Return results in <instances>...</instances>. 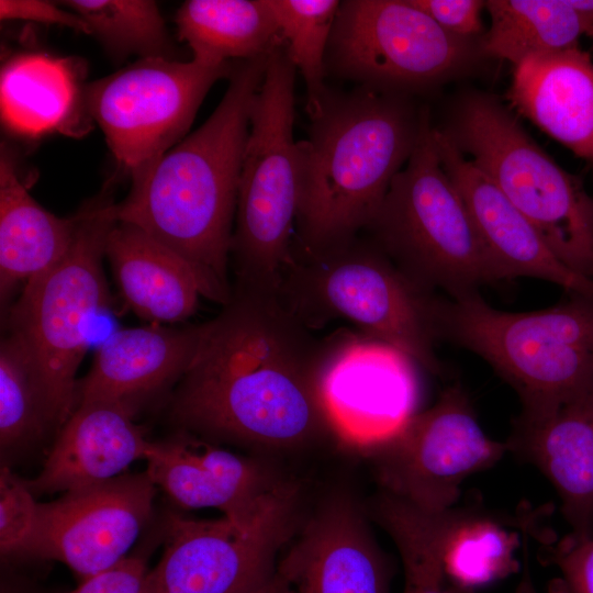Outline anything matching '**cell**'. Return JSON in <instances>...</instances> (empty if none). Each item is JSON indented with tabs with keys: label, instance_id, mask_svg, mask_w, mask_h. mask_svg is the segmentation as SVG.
Wrapping results in <instances>:
<instances>
[{
	"label": "cell",
	"instance_id": "1",
	"mask_svg": "<svg viewBox=\"0 0 593 593\" xmlns=\"http://www.w3.org/2000/svg\"><path fill=\"white\" fill-rule=\"evenodd\" d=\"M203 324L174 403L184 429L268 452L336 438L321 395L333 334L316 337L277 291L240 287Z\"/></svg>",
	"mask_w": 593,
	"mask_h": 593
},
{
	"label": "cell",
	"instance_id": "2",
	"mask_svg": "<svg viewBox=\"0 0 593 593\" xmlns=\"http://www.w3.org/2000/svg\"><path fill=\"white\" fill-rule=\"evenodd\" d=\"M269 54L233 64L220 104L193 133L132 176L115 219L184 258L203 298L225 305L232 296L231 246L250 110Z\"/></svg>",
	"mask_w": 593,
	"mask_h": 593
},
{
	"label": "cell",
	"instance_id": "3",
	"mask_svg": "<svg viewBox=\"0 0 593 593\" xmlns=\"http://www.w3.org/2000/svg\"><path fill=\"white\" fill-rule=\"evenodd\" d=\"M427 111L410 96L363 87L333 92L296 142L293 243L323 248L361 234L411 157Z\"/></svg>",
	"mask_w": 593,
	"mask_h": 593
},
{
	"label": "cell",
	"instance_id": "4",
	"mask_svg": "<svg viewBox=\"0 0 593 593\" xmlns=\"http://www.w3.org/2000/svg\"><path fill=\"white\" fill-rule=\"evenodd\" d=\"M277 293L312 331L345 320L416 366L441 371V295L416 284L363 234L315 249L292 243Z\"/></svg>",
	"mask_w": 593,
	"mask_h": 593
},
{
	"label": "cell",
	"instance_id": "5",
	"mask_svg": "<svg viewBox=\"0 0 593 593\" xmlns=\"http://www.w3.org/2000/svg\"><path fill=\"white\" fill-rule=\"evenodd\" d=\"M361 234L427 291L459 299L503 281L440 163L427 113L411 157Z\"/></svg>",
	"mask_w": 593,
	"mask_h": 593
},
{
	"label": "cell",
	"instance_id": "6",
	"mask_svg": "<svg viewBox=\"0 0 593 593\" xmlns=\"http://www.w3.org/2000/svg\"><path fill=\"white\" fill-rule=\"evenodd\" d=\"M526 216L553 255L593 280V197L494 97L473 92L439 128Z\"/></svg>",
	"mask_w": 593,
	"mask_h": 593
},
{
	"label": "cell",
	"instance_id": "7",
	"mask_svg": "<svg viewBox=\"0 0 593 593\" xmlns=\"http://www.w3.org/2000/svg\"><path fill=\"white\" fill-rule=\"evenodd\" d=\"M567 294L532 312L497 310L480 292L441 295L439 339L483 359L515 390L522 409L555 403L593 381V298Z\"/></svg>",
	"mask_w": 593,
	"mask_h": 593
},
{
	"label": "cell",
	"instance_id": "8",
	"mask_svg": "<svg viewBox=\"0 0 593 593\" xmlns=\"http://www.w3.org/2000/svg\"><path fill=\"white\" fill-rule=\"evenodd\" d=\"M295 69L281 42L251 105L231 246L234 287L276 291L290 256L299 202Z\"/></svg>",
	"mask_w": 593,
	"mask_h": 593
},
{
	"label": "cell",
	"instance_id": "9",
	"mask_svg": "<svg viewBox=\"0 0 593 593\" xmlns=\"http://www.w3.org/2000/svg\"><path fill=\"white\" fill-rule=\"evenodd\" d=\"M75 238L64 258L27 283L9 313L10 331L23 342L59 429L76 407V372L92 323L108 310L102 270L115 204L99 201L78 213Z\"/></svg>",
	"mask_w": 593,
	"mask_h": 593
},
{
	"label": "cell",
	"instance_id": "10",
	"mask_svg": "<svg viewBox=\"0 0 593 593\" xmlns=\"http://www.w3.org/2000/svg\"><path fill=\"white\" fill-rule=\"evenodd\" d=\"M479 40L454 36L409 0H344L326 57V77L410 96L428 91L481 57Z\"/></svg>",
	"mask_w": 593,
	"mask_h": 593
},
{
	"label": "cell",
	"instance_id": "11",
	"mask_svg": "<svg viewBox=\"0 0 593 593\" xmlns=\"http://www.w3.org/2000/svg\"><path fill=\"white\" fill-rule=\"evenodd\" d=\"M298 503V489L289 483L246 523L171 515L144 593H248L273 574L279 553L296 534Z\"/></svg>",
	"mask_w": 593,
	"mask_h": 593
},
{
	"label": "cell",
	"instance_id": "12",
	"mask_svg": "<svg viewBox=\"0 0 593 593\" xmlns=\"http://www.w3.org/2000/svg\"><path fill=\"white\" fill-rule=\"evenodd\" d=\"M232 68L141 58L89 85L86 104L116 160L134 176L183 139L210 88Z\"/></svg>",
	"mask_w": 593,
	"mask_h": 593
},
{
	"label": "cell",
	"instance_id": "13",
	"mask_svg": "<svg viewBox=\"0 0 593 593\" xmlns=\"http://www.w3.org/2000/svg\"><path fill=\"white\" fill-rule=\"evenodd\" d=\"M506 451V443L484 433L468 394L455 383L363 452L383 492L439 514L454 507L468 477L492 467Z\"/></svg>",
	"mask_w": 593,
	"mask_h": 593
},
{
	"label": "cell",
	"instance_id": "14",
	"mask_svg": "<svg viewBox=\"0 0 593 593\" xmlns=\"http://www.w3.org/2000/svg\"><path fill=\"white\" fill-rule=\"evenodd\" d=\"M155 493L145 470L38 503L32 533L14 557L63 562L82 582L127 557L152 515Z\"/></svg>",
	"mask_w": 593,
	"mask_h": 593
},
{
	"label": "cell",
	"instance_id": "15",
	"mask_svg": "<svg viewBox=\"0 0 593 593\" xmlns=\"http://www.w3.org/2000/svg\"><path fill=\"white\" fill-rule=\"evenodd\" d=\"M413 365L401 351L362 333H334L321 395L336 439L365 451L415 414Z\"/></svg>",
	"mask_w": 593,
	"mask_h": 593
},
{
	"label": "cell",
	"instance_id": "16",
	"mask_svg": "<svg viewBox=\"0 0 593 593\" xmlns=\"http://www.w3.org/2000/svg\"><path fill=\"white\" fill-rule=\"evenodd\" d=\"M145 460L154 484L184 508H216L246 523L265 511L289 482L248 457L188 433L150 441Z\"/></svg>",
	"mask_w": 593,
	"mask_h": 593
},
{
	"label": "cell",
	"instance_id": "17",
	"mask_svg": "<svg viewBox=\"0 0 593 593\" xmlns=\"http://www.w3.org/2000/svg\"><path fill=\"white\" fill-rule=\"evenodd\" d=\"M507 451L555 488L570 537H593V381L555 403L522 409Z\"/></svg>",
	"mask_w": 593,
	"mask_h": 593
},
{
	"label": "cell",
	"instance_id": "18",
	"mask_svg": "<svg viewBox=\"0 0 593 593\" xmlns=\"http://www.w3.org/2000/svg\"><path fill=\"white\" fill-rule=\"evenodd\" d=\"M290 544L277 570L292 593H390V564L347 499L327 503Z\"/></svg>",
	"mask_w": 593,
	"mask_h": 593
},
{
	"label": "cell",
	"instance_id": "19",
	"mask_svg": "<svg viewBox=\"0 0 593 593\" xmlns=\"http://www.w3.org/2000/svg\"><path fill=\"white\" fill-rule=\"evenodd\" d=\"M433 136L440 163L502 280L540 279L593 298V280L566 267L526 216L439 128L433 127Z\"/></svg>",
	"mask_w": 593,
	"mask_h": 593
},
{
	"label": "cell",
	"instance_id": "20",
	"mask_svg": "<svg viewBox=\"0 0 593 593\" xmlns=\"http://www.w3.org/2000/svg\"><path fill=\"white\" fill-rule=\"evenodd\" d=\"M133 414L120 403L78 404L57 433L38 475L25 481L31 492L66 493L103 483L145 459L150 441Z\"/></svg>",
	"mask_w": 593,
	"mask_h": 593
},
{
	"label": "cell",
	"instance_id": "21",
	"mask_svg": "<svg viewBox=\"0 0 593 593\" xmlns=\"http://www.w3.org/2000/svg\"><path fill=\"white\" fill-rule=\"evenodd\" d=\"M204 324L160 325L113 332L97 349L87 376L77 382L76 406L113 402L134 410L135 402L182 378L203 335Z\"/></svg>",
	"mask_w": 593,
	"mask_h": 593
},
{
	"label": "cell",
	"instance_id": "22",
	"mask_svg": "<svg viewBox=\"0 0 593 593\" xmlns=\"http://www.w3.org/2000/svg\"><path fill=\"white\" fill-rule=\"evenodd\" d=\"M512 107L574 155L593 161V61L580 47L514 67Z\"/></svg>",
	"mask_w": 593,
	"mask_h": 593
},
{
	"label": "cell",
	"instance_id": "23",
	"mask_svg": "<svg viewBox=\"0 0 593 593\" xmlns=\"http://www.w3.org/2000/svg\"><path fill=\"white\" fill-rule=\"evenodd\" d=\"M104 254L125 303L139 317L177 323L195 312L203 289L192 266L139 228L116 222Z\"/></svg>",
	"mask_w": 593,
	"mask_h": 593
},
{
	"label": "cell",
	"instance_id": "24",
	"mask_svg": "<svg viewBox=\"0 0 593 593\" xmlns=\"http://www.w3.org/2000/svg\"><path fill=\"white\" fill-rule=\"evenodd\" d=\"M79 215L58 217L41 206L22 182L7 152L0 158V295L41 278L67 254Z\"/></svg>",
	"mask_w": 593,
	"mask_h": 593
},
{
	"label": "cell",
	"instance_id": "25",
	"mask_svg": "<svg viewBox=\"0 0 593 593\" xmlns=\"http://www.w3.org/2000/svg\"><path fill=\"white\" fill-rule=\"evenodd\" d=\"M176 24L193 59L211 65L266 55L282 42L268 0H188Z\"/></svg>",
	"mask_w": 593,
	"mask_h": 593
},
{
	"label": "cell",
	"instance_id": "26",
	"mask_svg": "<svg viewBox=\"0 0 593 593\" xmlns=\"http://www.w3.org/2000/svg\"><path fill=\"white\" fill-rule=\"evenodd\" d=\"M77 94V76L68 59L30 53L2 67L1 118L18 134L36 137L65 126Z\"/></svg>",
	"mask_w": 593,
	"mask_h": 593
},
{
	"label": "cell",
	"instance_id": "27",
	"mask_svg": "<svg viewBox=\"0 0 593 593\" xmlns=\"http://www.w3.org/2000/svg\"><path fill=\"white\" fill-rule=\"evenodd\" d=\"M490 29L479 38L482 56L514 67L529 57L579 47L588 25L569 0H488Z\"/></svg>",
	"mask_w": 593,
	"mask_h": 593
},
{
	"label": "cell",
	"instance_id": "28",
	"mask_svg": "<svg viewBox=\"0 0 593 593\" xmlns=\"http://www.w3.org/2000/svg\"><path fill=\"white\" fill-rule=\"evenodd\" d=\"M517 535L493 518L450 510L441 545V561L450 585L477 591L518 570Z\"/></svg>",
	"mask_w": 593,
	"mask_h": 593
},
{
	"label": "cell",
	"instance_id": "29",
	"mask_svg": "<svg viewBox=\"0 0 593 593\" xmlns=\"http://www.w3.org/2000/svg\"><path fill=\"white\" fill-rule=\"evenodd\" d=\"M450 510L426 513L387 492L374 501L373 517L392 538L402 561L403 593H448L441 545Z\"/></svg>",
	"mask_w": 593,
	"mask_h": 593
},
{
	"label": "cell",
	"instance_id": "30",
	"mask_svg": "<svg viewBox=\"0 0 593 593\" xmlns=\"http://www.w3.org/2000/svg\"><path fill=\"white\" fill-rule=\"evenodd\" d=\"M55 415L21 338L9 332L0 345V446L2 458L41 440Z\"/></svg>",
	"mask_w": 593,
	"mask_h": 593
},
{
	"label": "cell",
	"instance_id": "31",
	"mask_svg": "<svg viewBox=\"0 0 593 593\" xmlns=\"http://www.w3.org/2000/svg\"><path fill=\"white\" fill-rule=\"evenodd\" d=\"M338 0H268L280 37L306 87V112L316 114L329 94L325 57Z\"/></svg>",
	"mask_w": 593,
	"mask_h": 593
},
{
	"label": "cell",
	"instance_id": "32",
	"mask_svg": "<svg viewBox=\"0 0 593 593\" xmlns=\"http://www.w3.org/2000/svg\"><path fill=\"white\" fill-rule=\"evenodd\" d=\"M90 34L110 48L146 57H165L168 36L156 2L149 0H66Z\"/></svg>",
	"mask_w": 593,
	"mask_h": 593
},
{
	"label": "cell",
	"instance_id": "33",
	"mask_svg": "<svg viewBox=\"0 0 593 593\" xmlns=\"http://www.w3.org/2000/svg\"><path fill=\"white\" fill-rule=\"evenodd\" d=\"M25 481L8 466L0 470V549L13 558L25 544L35 524L37 505Z\"/></svg>",
	"mask_w": 593,
	"mask_h": 593
},
{
	"label": "cell",
	"instance_id": "34",
	"mask_svg": "<svg viewBox=\"0 0 593 593\" xmlns=\"http://www.w3.org/2000/svg\"><path fill=\"white\" fill-rule=\"evenodd\" d=\"M545 556L559 571L549 593H593V537L579 541L567 536L546 546Z\"/></svg>",
	"mask_w": 593,
	"mask_h": 593
},
{
	"label": "cell",
	"instance_id": "35",
	"mask_svg": "<svg viewBox=\"0 0 593 593\" xmlns=\"http://www.w3.org/2000/svg\"><path fill=\"white\" fill-rule=\"evenodd\" d=\"M449 34L475 40L483 35L481 0H409Z\"/></svg>",
	"mask_w": 593,
	"mask_h": 593
},
{
	"label": "cell",
	"instance_id": "36",
	"mask_svg": "<svg viewBox=\"0 0 593 593\" xmlns=\"http://www.w3.org/2000/svg\"><path fill=\"white\" fill-rule=\"evenodd\" d=\"M147 573L142 557L127 556L112 568L80 582L69 593H144Z\"/></svg>",
	"mask_w": 593,
	"mask_h": 593
},
{
	"label": "cell",
	"instance_id": "37",
	"mask_svg": "<svg viewBox=\"0 0 593 593\" xmlns=\"http://www.w3.org/2000/svg\"><path fill=\"white\" fill-rule=\"evenodd\" d=\"M42 0H1V20H22L67 26L90 34L85 21L69 9Z\"/></svg>",
	"mask_w": 593,
	"mask_h": 593
},
{
	"label": "cell",
	"instance_id": "38",
	"mask_svg": "<svg viewBox=\"0 0 593 593\" xmlns=\"http://www.w3.org/2000/svg\"><path fill=\"white\" fill-rule=\"evenodd\" d=\"M0 593H45L44 590L31 579L2 571Z\"/></svg>",
	"mask_w": 593,
	"mask_h": 593
},
{
	"label": "cell",
	"instance_id": "39",
	"mask_svg": "<svg viewBox=\"0 0 593 593\" xmlns=\"http://www.w3.org/2000/svg\"><path fill=\"white\" fill-rule=\"evenodd\" d=\"M448 593H478V592L474 590L456 588L448 583ZM513 593H538L534 584L532 574H530L527 555H525V564H524L522 578Z\"/></svg>",
	"mask_w": 593,
	"mask_h": 593
},
{
	"label": "cell",
	"instance_id": "40",
	"mask_svg": "<svg viewBox=\"0 0 593 593\" xmlns=\"http://www.w3.org/2000/svg\"><path fill=\"white\" fill-rule=\"evenodd\" d=\"M248 593H292V591L287 580L276 568V571L268 580Z\"/></svg>",
	"mask_w": 593,
	"mask_h": 593
},
{
	"label": "cell",
	"instance_id": "41",
	"mask_svg": "<svg viewBox=\"0 0 593 593\" xmlns=\"http://www.w3.org/2000/svg\"><path fill=\"white\" fill-rule=\"evenodd\" d=\"M569 3L583 18L589 33L593 29V0H569Z\"/></svg>",
	"mask_w": 593,
	"mask_h": 593
},
{
	"label": "cell",
	"instance_id": "42",
	"mask_svg": "<svg viewBox=\"0 0 593 593\" xmlns=\"http://www.w3.org/2000/svg\"><path fill=\"white\" fill-rule=\"evenodd\" d=\"M586 35H589L593 41V29H591Z\"/></svg>",
	"mask_w": 593,
	"mask_h": 593
}]
</instances>
